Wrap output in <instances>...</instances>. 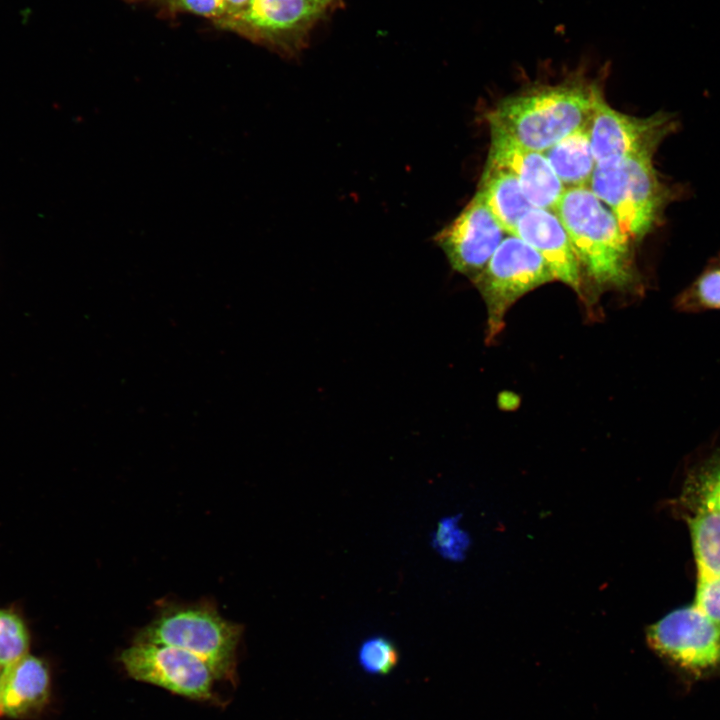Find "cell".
<instances>
[{
	"label": "cell",
	"mask_w": 720,
	"mask_h": 720,
	"mask_svg": "<svg viewBox=\"0 0 720 720\" xmlns=\"http://www.w3.org/2000/svg\"><path fill=\"white\" fill-rule=\"evenodd\" d=\"M600 87L573 76L500 100L487 114L492 135L543 153L590 122Z\"/></svg>",
	"instance_id": "obj_1"
},
{
	"label": "cell",
	"mask_w": 720,
	"mask_h": 720,
	"mask_svg": "<svg viewBox=\"0 0 720 720\" xmlns=\"http://www.w3.org/2000/svg\"><path fill=\"white\" fill-rule=\"evenodd\" d=\"M555 214L581 269L599 286L622 288L634 281L630 238L589 186L566 188Z\"/></svg>",
	"instance_id": "obj_2"
},
{
	"label": "cell",
	"mask_w": 720,
	"mask_h": 720,
	"mask_svg": "<svg viewBox=\"0 0 720 720\" xmlns=\"http://www.w3.org/2000/svg\"><path fill=\"white\" fill-rule=\"evenodd\" d=\"M241 635L242 626L224 619L207 601L188 605L167 603L134 641L184 649L204 660L217 680L232 681Z\"/></svg>",
	"instance_id": "obj_3"
},
{
	"label": "cell",
	"mask_w": 720,
	"mask_h": 720,
	"mask_svg": "<svg viewBox=\"0 0 720 720\" xmlns=\"http://www.w3.org/2000/svg\"><path fill=\"white\" fill-rule=\"evenodd\" d=\"M653 156H634L595 168L590 189L610 208L622 231L632 241L644 238L659 222L672 199L660 180Z\"/></svg>",
	"instance_id": "obj_4"
},
{
	"label": "cell",
	"mask_w": 720,
	"mask_h": 720,
	"mask_svg": "<svg viewBox=\"0 0 720 720\" xmlns=\"http://www.w3.org/2000/svg\"><path fill=\"white\" fill-rule=\"evenodd\" d=\"M554 280L540 254L519 237L508 234L483 270L472 280L487 310V342L503 329L508 309L523 295Z\"/></svg>",
	"instance_id": "obj_5"
},
{
	"label": "cell",
	"mask_w": 720,
	"mask_h": 720,
	"mask_svg": "<svg viewBox=\"0 0 720 720\" xmlns=\"http://www.w3.org/2000/svg\"><path fill=\"white\" fill-rule=\"evenodd\" d=\"M646 639L658 655L690 673L720 671V626L693 603L649 626Z\"/></svg>",
	"instance_id": "obj_6"
},
{
	"label": "cell",
	"mask_w": 720,
	"mask_h": 720,
	"mask_svg": "<svg viewBox=\"0 0 720 720\" xmlns=\"http://www.w3.org/2000/svg\"><path fill=\"white\" fill-rule=\"evenodd\" d=\"M675 128L676 121L671 114L657 112L648 117L623 114L613 109L601 92L589 123L596 166L612 165L634 156H653Z\"/></svg>",
	"instance_id": "obj_7"
},
{
	"label": "cell",
	"mask_w": 720,
	"mask_h": 720,
	"mask_svg": "<svg viewBox=\"0 0 720 720\" xmlns=\"http://www.w3.org/2000/svg\"><path fill=\"white\" fill-rule=\"evenodd\" d=\"M120 662L135 680L150 683L196 700L212 698L216 679L210 666L198 656L178 647L143 641L120 654Z\"/></svg>",
	"instance_id": "obj_8"
},
{
	"label": "cell",
	"mask_w": 720,
	"mask_h": 720,
	"mask_svg": "<svg viewBox=\"0 0 720 720\" xmlns=\"http://www.w3.org/2000/svg\"><path fill=\"white\" fill-rule=\"evenodd\" d=\"M506 234L477 191L464 209L435 235L434 241L451 268L472 281Z\"/></svg>",
	"instance_id": "obj_9"
},
{
	"label": "cell",
	"mask_w": 720,
	"mask_h": 720,
	"mask_svg": "<svg viewBox=\"0 0 720 720\" xmlns=\"http://www.w3.org/2000/svg\"><path fill=\"white\" fill-rule=\"evenodd\" d=\"M487 164L512 173L526 198L536 208L554 211L566 189L543 153L501 136L491 134Z\"/></svg>",
	"instance_id": "obj_10"
},
{
	"label": "cell",
	"mask_w": 720,
	"mask_h": 720,
	"mask_svg": "<svg viewBox=\"0 0 720 720\" xmlns=\"http://www.w3.org/2000/svg\"><path fill=\"white\" fill-rule=\"evenodd\" d=\"M512 234L540 254L554 279L580 291L581 267L567 231L554 211L533 207L519 220Z\"/></svg>",
	"instance_id": "obj_11"
},
{
	"label": "cell",
	"mask_w": 720,
	"mask_h": 720,
	"mask_svg": "<svg viewBox=\"0 0 720 720\" xmlns=\"http://www.w3.org/2000/svg\"><path fill=\"white\" fill-rule=\"evenodd\" d=\"M50 674L43 660L25 655L2 669L0 713L23 717L41 709L48 700Z\"/></svg>",
	"instance_id": "obj_12"
},
{
	"label": "cell",
	"mask_w": 720,
	"mask_h": 720,
	"mask_svg": "<svg viewBox=\"0 0 720 720\" xmlns=\"http://www.w3.org/2000/svg\"><path fill=\"white\" fill-rule=\"evenodd\" d=\"M321 12L310 0H253L246 11L224 24L249 28L263 36L297 35Z\"/></svg>",
	"instance_id": "obj_13"
},
{
	"label": "cell",
	"mask_w": 720,
	"mask_h": 720,
	"mask_svg": "<svg viewBox=\"0 0 720 720\" xmlns=\"http://www.w3.org/2000/svg\"><path fill=\"white\" fill-rule=\"evenodd\" d=\"M477 191L507 234H512L519 220L533 208L516 177L497 166L486 163Z\"/></svg>",
	"instance_id": "obj_14"
},
{
	"label": "cell",
	"mask_w": 720,
	"mask_h": 720,
	"mask_svg": "<svg viewBox=\"0 0 720 720\" xmlns=\"http://www.w3.org/2000/svg\"><path fill=\"white\" fill-rule=\"evenodd\" d=\"M589 123L543 152L565 188L590 185L596 162L591 148Z\"/></svg>",
	"instance_id": "obj_15"
},
{
	"label": "cell",
	"mask_w": 720,
	"mask_h": 720,
	"mask_svg": "<svg viewBox=\"0 0 720 720\" xmlns=\"http://www.w3.org/2000/svg\"><path fill=\"white\" fill-rule=\"evenodd\" d=\"M688 525L697 568V579L720 578V513L691 511Z\"/></svg>",
	"instance_id": "obj_16"
},
{
	"label": "cell",
	"mask_w": 720,
	"mask_h": 720,
	"mask_svg": "<svg viewBox=\"0 0 720 720\" xmlns=\"http://www.w3.org/2000/svg\"><path fill=\"white\" fill-rule=\"evenodd\" d=\"M681 498L690 511L708 509L720 513V450L689 473Z\"/></svg>",
	"instance_id": "obj_17"
},
{
	"label": "cell",
	"mask_w": 720,
	"mask_h": 720,
	"mask_svg": "<svg viewBox=\"0 0 720 720\" xmlns=\"http://www.w3.org/2000/svg\"><path fill=\"white\" fill-rule=\"evenodd\" d=\"M681 311L720 309V263L707 268L678 298Z\"/></svg>",
	"instance_id": "obj_18"
},
{
	"label": "cell",
	"mask_w": 720,
	"mask_h": 720,
	"mask_svg": "<svg viewBox=\"0 0 720 720\" xmlns=\"http://www.w3.org/2000/svg\"><path fill=\"white\" fill-rule=\"evenodd\" d=\"M29 635L22 618L12 610L0 609V668L28 653Z\"/></svg>",
	"instance_id": "obj_19"
},
{
	"label": "cell",
	"mask_w": 720,
	"mask_h": 720,
	"mask_svg": "<svg viewBox=\"0 0 720 720\" xmlns=\"http://www.w3.org/2000/svg\"><path fill=\"white\" fill-rule=\"evenodd\" d=\"M358 660L362 669L367 673L386 675L398 664L399 652L391 640L375 636L361 644Z\"/></svg>",
	"instance_id": "obj_20"
},
{
	"label": "cell",
	"mask_w": 720,
	"mask_h": 720,
	"mask_svg": "<svg viewBox=\"0 0 720 720\" xmlns=\"http://www.w3.org/2000/svg\"><path fill=\"white\" fill-rule=\"evenodd\" d=\"M693 604L720 626V578L697 579Z\"/></svg>",
	"instance_id": "obj_21"
},
{
	"label": "cell",
	"mask_w": 720,
	"mask_h": 720,
	"mask_svg": "<svg viewBox=\"0 0 720 720\" xmlns=\"http://www.w3.org/2000/svg\"><path fill=\"white\" fill-rule=\"evenodd\" d=\"M161 2L171 8L188 11L204 17L221 19L224 14L222 0H150Z\"/></svg>",
	"instance_id": "obj_22"
},
{
	"label": "cell",
	"mask_w": 720,
	"mask_h": 720,
	"mask_svg": "<svg viewBox=\"0 0 720 720\" xmlns=\"http://www.w3.org/2000/svg\"><path fill=\"white\" fill-rule=\"evenodd\" d=\"M224 14L221 21L224 23L246 11L253 0H222Z\"/></svg>",
	"instance_id": "obj_23"
},
{
	"label": "cell",
	"mask_w": 720,
	"mask_h": 720,
	"mask_svg": "<svg viewBox=\"0 0 720 720\" xmlns=\"http://www.w3.org/2000/svg\"><path fill=\"white\" fill-rule=\"evenodd\" d=\"M310 2L323 11L329 5L331 0H310Z\"/></svg>",
	"instance_id": "obj_24"
},
{
	"label": "cell",
	"mask_w": 720,
	"mask_h": 720,
	"mask_svg": "<svg viewBox=\"0 0 720 720\" xmlns=\"http://www.w3.org/2000/svg\"><path fill=\"white\" fill-rule=\"evenodd\" d=\"M2 668H0V687H1Z\"/></svg>",
	"instance_id": "obj_25"
}]
</instances>
